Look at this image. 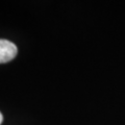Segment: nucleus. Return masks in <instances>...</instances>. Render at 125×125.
I'll list each match as a JSON object with an SVG mask.
<instances>
[{"label":"nucleus","mask_w":125,"mask_h":125,"mask_svg":"<svg viewBox=\"0 0 125 125\" xmlns=\"http://www.w3.org/2000/svg\"><path fill=\"white\" fill-rule=\"evenodd\" d=\"M18 53V49L14 43L9 40L0 39V64L9 62L14 60Z\"/></svg>","instance_id":"nucleus-1"},{"label":"nucleus","mask_w":125,"mask_h":125,"mask_svg":"<svg viewBox=\"0 0 125 125\" xmlns=\"http://www.w3.org/2000/svg\"><path fill=\"white\" fill-rule=\"evenodd\" d=\"M2 121H3V116H2V114H1V113H0V125H1Z\"/></svg>","instance_id":"nucleus-2"}]
</instances>
